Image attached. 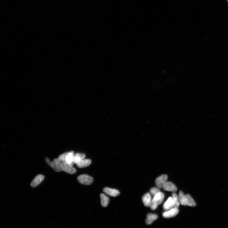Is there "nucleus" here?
I'll use <instances>...</instances> for the list:
<instances>
[{
  "instance_id": "nucleus-21",
  "label": "nucleus",
  "mask_w": 228,
  "mask_h": 228,
  "mask_svg": "<svg viewBox=\"0 0 228 228\" xmlns=\"http://www.w3.org/2000/svg\"><path fill=\"white\" fill-rule=\"evenodd\" d=\"M67 153H64L60 155L59 157L58 158V159L62 163L65 162V158L66 156Z\"/></svg>"
},
{
  "instance_id": "nucleus-5",
  "label": "nucleus",
  "mask_w": 228,
  "mask_h": 228,
  "mask_svg": "<svg viewBox=\"0 0 228 228\" xmlns=\"http://www.w3.org/2000/svg\"><path fill=\"white\" fill-rule=\"evenodd\" d=\"M178 209L173 208L172 209L164 212L162 215L163 217L166 218H171L177 216L179 213Z\"/></svg>"
},
{
  "instance_id": "nucleus-19",
  "label": "nucleus",
  "mask_w": 228,
  "mask_h": 228,
  "mask_svg": "<svg viewBox=\"0 0 228 228\" xmlns=\"http://www.w3.org/2000/svg\"><path fill=\"white\" fill-rule=\"evenodd\" d=\"M186 196L187 198V206L192 207H195L196 205V204L191 196L189 194H186Z\"/></svg>"
},
{
  "instance_id": "nucleus-16",
  "label": "nucleus",
  "mask_w": 228,
  "mask_h": 228,
  "mask_svg": "<svg viewBox=\"0 0 228 228\" xmlns=\"http://www.w3.org/2000/svg\"><path fill=\"white\" fill-rule=\"evenodd\" d=\"M91 161L90 160L84 159L77 165L78 168H83L88 166L91 164Z\"/></svg>"
},
{
  "instance_id": "nucleus-12",
  "label": "nucleus",
  "mask_w": 228,
  "mask_h": 228,
  "mask_svg": "<svg viewBox=\"0 0 228 228\" xmlns=\"http://www.w3.org/2000/svg\"><path fill=\"white\" fill-rule=\"evenodd\" d=\"M174 203L172 197H169L164 204L163 208L164 210L168 211L174 208Z\"/></svg>"
},
{
  "instance_id": "nucleus-22",
  "label": "nucleus",
  "mask_w": 228,
  "mask_h": 228,
  "mask_svg": "<svg viewBox=\"0 0 228 228\" xmlns=\"http://www.w3.org/2000/svg\"><path fill=\"white\" fill-rule=\"evenodd\" d=\"M45 160L47 164L50 166L51 162L50 161L49 158H45Z\"/></svg>"
},
{
  "instance_id": "nucleus-11",
  "label": "nucleus",
  "mask_w": 228,
  "mask_h": 228,
  "mask_svg": "<svg viewBox=\"0 0 228 228\" xmlns=\"http://www.w3.org/2000/svg\"><path fill=\"white\" fill-rule=\"evenodd\" d=\"M142 201L144 206L150 207L152 201L151 195L150 193H147L142 196Z\"/></svg>"
},
{
  "instance_id": "nucleus-8",
  "label": "nucleus",
  "mask_w": 228,
  "mask_h": 228,
  "mask_svg": "<svg viewBox=\"0 0 228 228\" xmlns=\"http://www.w3.org/2000/svg\"><path fill=\"white\" fill-rule=\"evenodd\" d=\"M44 176L42 175H39L34 178L31 182L30 185L32 188H35L39 185L44 180Z\"/></svg>"
},
{
  "instance_id": "nucleus-2",
  "label": "nucleus",
  "mask_w": 228,
  "mask_h": 228,
  "mask_svg": "<svg viewBox=\"0 0 228 228\" xmlns=\"http://www.w3.org/2000/svg\"><path fill=\"white\" fill-rule=\"evenodd\" d=\"M77 180L81 184L87 185L91 184L93 182V178L87 175H79L77 178Z\"/></svg>"
},
{
  "instance_id": "nucleus-6",
  "label": "nucleus",
  "mask_w": 228,
  "mask_h": 228,
  "mask_svg": "<svg viewBox=\"0 0 228 228\" xmlns=\"http://www.w3.org/2000/svg\"><path fill=\"white\" fill-rule=\"evenodd\" d=\"M62 162L58 159V158H56L51 162L50 167L56 172H60L61 171V165Z\"/></svg>"
},
{
  "instance_id": "nucleus-4",
  "label": "nucleus",
  "mask_w": 228,
  "mask_h": 228,
  "mask_svg": "<svg viewBox=\"0 0 228 228\" xmlns=\"http://www.w3.org/2000/svg\"><path fill=\"white\" fill-rule=\"evenodd\" d=\"M168 176L166 175H162L158 177L155 180V184L157 187L162 188L167 181Z\"/></svg>"
},
{
  "instance_id": "nucleus-9",
  "label": "nucleus",
  "mask_w": 228,
  "mask_h": 228,
  "mask_svg": "<svg viewBox=\"0 0 228 228\" xmlns=\"http://www.w3.org/2000/svg\"><path fill=\"white\" fill-rule=\"evenodd\" d=\"M103 191L106 194L113 197L117 196L120 194L118 190L109 188H104L103 189Z\"/></svg>"
},
{
  "instance_id": "nucleus-1",
  "label": "nucleus",
  "mask_w": 228,
  "mask_h": 228,
  "mask_svg": "<svg viewBox=\"0 0 228 228\" xmlns=\"http://www.w3.org/2000/svg\"><path fill=\"white\" fill-rule=\"evenodd\" d=\"M164 197V195L163 193L160 192L153 196L152 199L150 206L152 210H156L158 205H160L163 202Z\"/></svg>"
},
{
  "instance_id": "nucleus-23",
  "label": "nucleus",
  "mask_w": 228,
  "mask_h": 228,
  "mask_svg": "<svg viewBox=\"0 0 228 228\" xmlns=\"http://www.w3.org/2000/svg\"></svg>"
},
{
  "instance_id": "nucleus-20",
  "label": "nucleus",
  "mask_w": 228,
  "mask_h": 228,
  "mask_svg": "<svg viewBox=\"0 0 228 228\" xmlns=\"http://www.w3.org/2000/svg\"><path fill=\"white\" fill-rule=\"evenodd\" d=\"M160 192V190L159 188H152L150 190V194L153 196Z\"/></svg>"
},
{
  "instance_id": "nucleus-17",
  "label": "nucleus",
  "mask_w": 228,
  "mask_h": 228,
  "mask_svg": "<svg viewBox=\"0 0 228 228\" xmlns=\"http://www.w3.org/2000/svg\"><path fill=\"white\" fill-rule=\"evenodd\" d=\"M100 196L101 199L102 205L103 207H106L108 206L109 202V198L108 197L103 194H101Z\"/></svg>"
},
{
  "instance_id": "nucleus-13",
  "label": "nucleus",
  "mask_w": 228,
  "mask_h": 228,
  "mask_svg": "<svg viewBox=\"0 0 228 228\" xmlns=\"http://www.w3.org/2000/svg\"><path fill=\"white\" fill-rule=\"evenodd\" d=\"M178 198L180 203L184 206H187V198L186 195H185L182 191L179 192Z\"/></svg>"
},
{
  "instance_id": "nucleus-14",
  "label": "nucleus",
  "mask_w": 228,
  "mask_h": 228,
  "mask_svg": "<svg viewBox=\"0 0 228 228\" xmlns=\"http://www.w3.org/2000/svg\"><path fill=\"white\" fill-rule=\"evenodd\" d=\"M158 218V216L155 214L149 213L147 215L146 220L147 225H150Z\"/></svg>"
},
{
  "instance_id": "nucleus-10",
  "label": "nucleus",
  "mask_w": 228,
  "mask_h": 228,
  "mask_svg": "<svg viewBox=\"0 0 228 228\" xmlns=\"http://www.w3.org/2000/svg\"><path fill=\"white\" fill-rule=\"evenodd\" d=\"M74 155V152L73 151L68 152L65 158L64 162L68 164L73 166Z\"/></svg>"
},
{
  "instance_id": "nucleus-7",
  "label": "nucleus",
  "mask_w": 228,
  "mask_h": 228,
  "mask_svg": "<svg viewBox=\"0 0 228 228\" xmlns=\"http://www.w3.org/2000/svg\"><path fill=\"white\" fill-rule=\"evenodd\" d=\"M165 191L175 192L177 191V188L175 185L171 182H167L163 188Z\"/></svg>"
},
{
  "instance_id": "nucleus-3",
  "label": "nucleus",
  "mask_w": 228,
  "mask_h": 228,
  "mask_svg": "<svg viewBox=\"0 0 228 228\" xmlns=\"http://www.w3.org/2000/svg\"><path fill=\"white\" fill-rule=\"evenodd\" d=\"M61 171L70 174H75L77 172V170L73 167V166L68 164L64 162L61 163Z\"/></svg>"
},
{
  "instance_id": "nucleus-18",
  "label": "nucleus",
  "mask_w": 228,
  "mask_h": 228,
  "mask_svg": "<svg viewBox=\"0 0 228 228\" xmlns=\"http://www.w3.org/2000/svg\"><path fill=\"white\" fill-rule=\"evenodd\" d=\"M172 196L174 203V208L178 209L180 205V202L178 195L174 192L172 193Z\"/></svg>"
},
{
  "instance_id": "nucleus-15",
  "label": "nucleus",
  "mask_w": 228,
  "mask_h": 228,
  "mask_svg": "<svg viewBox=\"0 0 228 228\" xmlns=\"http://www.w3.org/2000/svg\"><path fill=\"white\" fill-rule=\"evenodd\" d=\"M85 155L81 153H77L74 155V163L77 164L82 160L84 159Z\"/></svg>"
}]
</instances>
